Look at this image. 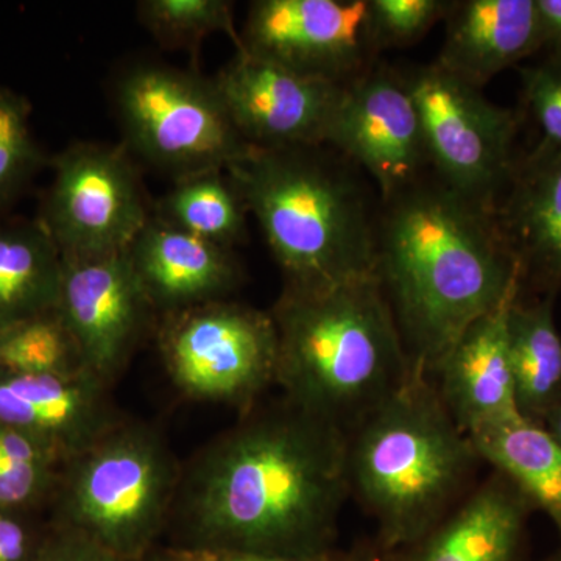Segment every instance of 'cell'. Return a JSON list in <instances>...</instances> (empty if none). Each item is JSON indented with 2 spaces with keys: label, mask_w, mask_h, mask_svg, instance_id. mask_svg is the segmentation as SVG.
Instances as JSON below:
<instances>
[{
  "label": "cell",
  "mask_w": 561,
  "mask_h": 561,
  "mask_svg": "<svg viewBox=\"0 0 561 561\" xmlns=\"http://www.w3.org/2000/svg\"><path fill=\"white\" fill-rule=\"evenodd\" d=\"M62 256L38 220L0 217V331L57 309Z\"/></svg>",
  "instance_id": "20"
},
{
  "label": "cell",
  "mask_w": 561,
  "mask_h": 561,
  "mask_svg": "<svg viewBox=\"0 0 561 561\" xmlns=\"http://www.w3.org/2000/svg\"><path fill=\"white\" fill-rule=\"evenodd\" d=\"M276 383L286 400L346 432L408 382L412 364L378 275L284 287Z\"/></svg>",
  "instance_id": "3"
},
{
  "label": "cell",
  "mask_w": 561,
  "mask_h": 561,
  "mask_svg": "<svg viewBox=\"0 0 561 561\" xmlns=\"http://www.w3.org/2000/svg\"><path fill=\"white\" fill-rule=\"evenodd\" d=\"M549 49L561 50V0H538Z\"/></svg>",
  "instance_id": "34"
},
{
  "label": "cell",
  "mask_w": 561,
  "mask_h": 561,
  "mask_svg": "<svg viewBox=\"0 0 561 561\" xmlns=\"http://www.w3.org/2000/svg\"><path fill=\"white\" fill-rule=\"evenodd\" d=\"M437 65L482 90L494 76L548 47L538 0L453 2Z\"/></svg>",
  "instance_id": "18"
},
{
  "label": "cell",
  "mask_w": 561,
  "mask_h": 561,
  "mask_svg": "<svg viewBox=\"0 0 561 561\" xmlns=\"http://www.w3.org/2000/svg\"><path fill=\"white\" fill-rule=\"evenodd\" d=\"M213 80L236 130L260 149L324 146L345 88L245 50Z\"/></svg>",
  "instance_id": "14"
},
{
  "label": "cell",
  "mask_w": 561,
  "mask_h": 561,
  "mask_svg": "<svg viewBox=\"0 0 561 561\" xmlns=\"http://www.w3.org/2000/svg\"><path fill=\"white\" fill-rule=\"evenodd\" d=\"M0 371L76 376L87 370L72 332L51 309L0 331Z\"/></svg>",
  "instance_id": "26"
},
{
  "label": "cell",
  "mask_w": 561,
  "mask_h": 561,
  "mask_svg": "<svg viewBox=\"0 0 561 561\" xmlns=\"http://www.w3.org/2000/svg\"><path fill=\"white\" fill-rule=\"evenodd\" d=\"M519 291L522 283L470 324L437 370L443 404L467 435L523 416L508 351V313Z\"/></svg>",
  "instance_id": "17"
},
{
  "label": "cell",
  "mask_w": 561,
  "mask_h": 561,
  "mask_svg": "<svg viewBox=\"0 0 561 561\" xmlns=\"http://www.w3.org/2000/svg\"><path fill=\"white\" fill-rule=\"evenodd\" d=\"M31 117L28 99L0 87V217L20 198L36 173L49 165L33 136Z\"/></svg>",
  "instance_id": "28"
},
{
  "label": "cell",
  "mask_w": 561,
  "mask_h": 561,
  "mask_svg": "<svg viewBox=\"0 0 561 561\" xmlns=\"http://www.w3.org/2000/svg\"><path fill=\"white\" fill-rule=\"evenodd\" d=\"M476 453L541 508L561 535V445L541 424L518 416L468 435Z\"/></svg>",
  "instance_id": "21"
},
{
  "label": "cell",
  "mask_w": 561,
  "mask_h": 561,
  "mask_svg": "<svg viewBox=\"0 0 561 561\" xmlns=\"http://www.w3.org/2000/svg\"><path fill=\"white\" fill-rule=\"evenodd\" d=\"M524 497L489 483L431 535L420 561H515Z\"/></svg>",
  "instance_id": "22"
},
{
  "label": "cell",
  "mask_w": 561,
  "mask_h": 561,
  "mask_svg": "<svg viewBox=\"0 0 561 561\" xmlns=\"http://www.w3.org/2000/svg\"><path fill=\"white\" fill-rule=\"evenodd\" d=\"M552 561H561V559H556V560H552Z\"/></svg>",
  "instance_id": "37"
},
{
  "label": "cell",
  "mask_w": 561,
  "mask_h": 561,
  "mask_svg": "<svg viewBox=\"0 0 561 561\" xmlns=\"http://www.w3.org/2000/svg\"><path fill=\"white\" fill-rule=\"evenodd\" d=\"M451 7L446 0H368L376 49L415 43L438 21L446 20Z\"/></svg>",
  "instance_id": "29"
},
{
  "label": "cell",
  "mask_w": 561,
  "mask_h": 561,
  "mask_svg": "<svg viewBox=\"0 0 561 561\" xmlns=\"http://www.w3.org/2000/svg\"><path fill=\"white\" fill-rule=\"evenodd\" d=\"M350 486L378 519L383 545L430 535L478 459L426 375L411 378L354 430Z\"/></svg>",
  "instance_id": "5"
},
{
  "label": "cell",
  "mask_w": 561,
  "mask_h": 561,
  "mask_svg": "<svg viewBox=\"0 0 561 561\" xmlns=\"http://www.w3.org/2000/svg\"><path fill=\"white\" fill-rule=\"evenodd\" d=\"M241 50L302 76L348 84L375 68L368 0H256ZM238 50V51H241Z\"/></svg>",
  "instance_id": "11"
},
{
  "label": "cell",
  "mask_w": 561,
  "mask_h": 561,
  "mask_svg": "<svg viewBox=\"0 0 561 561\" xmlns=\"http://www.w3.org/2000/svg\"><path fill=\"white\" fill-rule=\"evenodd\" d=\"M508 351L516 404L524 419L541 424L561 397V335L551 298L513 302Z\"/></svg>",
  "instance_id": "23"
},
{
  "label": "cell",
  "mask_w": 561,
  "mask_h": 561,
  "mask_svg": "<svg viewBox=\"0 0 561 561\" xmlns=\"http://www.w3.org/2000/svg\"><path fill=\"white\" fill-rule=\"evenodd\" d=\"M165 556L172 561H331L328 553L321 556H283L241 549L171 548Z\"/></svg>",
  "instance_id": "33"
},
{
  "label": "cell",
  "mask_w": 561,
  "mask_h": 561,
  "mask_svg": "<svg viewBox=\"0 0 561 561\" xmlns=\"http://www.w3.org/2000/svg\"><path fill=\"white\" fill-rule=\"evenodd\" d=\"M47 513L0 508V561H36L49 537Z\"/></svg>",
  "instance_id": "31"
},
{
  "label": "cell",
  "mask_w": 561,
  "mask_h": 561,
  "mask_svg": "<svg viewBox=\"0 0 561 561\" xmlns=\"http://www.w3.org/2000/svg\"><path fill=\"white\" fill-rule=\"evenodd\" d=\"M527 108L541 133L535 149L561 151V50L519 69Z\"/></svg>",
  "instance_id": "30"
},
{
  "label": "cell",
  "mask_w": 561,
  "mask_h": 561,
  "mask_svg": "<svg viewBox=\"0 0 561 561\" xmlns=\"http://www.w3.org/2000/svg\"><path fill=\"white\" fill-rule=\"evenodd\" d=\"M54 180L36 220L65 260L122 253L150 219L127 151L72 144L49 160Z\"/></svg>",
  "instance_id": "10"
},
{
  "label": "cell",
  "mask_w": 561,
  "mask_h": 561,
  "mask_svg": "<svg viewBox=\"0 0 561 561\" xmlns=\"http://www.w3.org/2000/svg\"><path fill=\"white\" fill-rule=\"evenodd\" d=\"M327 144L370 173L382 202L423 179L430 165L404 73L378 66L343 88Z\"/></svg>",
  "instance_id": "13"
},
{
  "label": "cell",
  "mask_w": 561,
  "mask_h": 561,
  "mask_svg": "<svg viewBox=\"0 0 561 561\" xmlns=\"http://www.w3.org/2000/svg\"><path fill=\"white\" fill-rule=\"evenodd\" d=\"M65 463L43 442L0 421V508L49 512Z\"/></svg>",
  "instance_id": "25"
},
{
  "label": "cell",
  "mask_w": 561,
  "mask_h": 561,
  "mask_svg": "<svg viewBox=\"0 0 561 561\" xmlns=\"http://www.w3.org/2000/svg\"><path fill=\"white\" fill-rule=\"evenodd\" d=\"M504 194L494 216L522 279L561 287V151L534 149L516 161Z\"/></svg>",
  "instance_id": "19"
},
{
  "label": "cell",
  "mask_w": 561,
  "mask_h": 561,
  "mask_svg": "<svg viewBox=\"0 0 561 561\" xmlns=\"http://www.w3.org/2000/svg\"><path fill=\"white\" fill-rule=\"evenodd\" d=\"M542 426H545V430L561 445V397L559 401L553 404L548 415H546L545 421H542Z\"/></svg>",
  "instance_id": "35"
},
{
  "label": "cell",
  "mask_w": 561,
  "mask_h": 561,
  "mask_svg": "<svg viewBox=\"0 0 561 561\" xmlns=\"http://www.w3.org/2000/svg\"><path fill=\"white\" fill-rule=\"evenodd\" d=\"M142 561H172L165 556L164 551L161 552H151L149 557H146Z\"/></svg>",
  "instance_id": "36"
},
{
  "label": "cell",
  "mask_w": 561,
  "mask_h": 561,
  "mask_svg": "<svg viewBox=\"0 0 561 561\" xmlns=\"http://www.w3.org/2000/svg\"><path fill=\"white\" fill-rule=\"evenodd\" d=\"M247 213L227 171H208L175 180L154 217L231 250L245 239Z\"/></svg>",
  "instance_id": "24"
},
{
  "label": "cell",
  "mask_w": 561,
  "mask_h": 561,
  "mask_svg": "<svg viewBox=\"0 0 561 561\" xmlns=\"http://www.w3.org/2000/svg\"><path fill=\"white\" fill-rule=\"evenodd\" d=\"M57 311L79 345L84 370L111 387L158 324L127 250L88 260L62 257Z\"/></svg>",
  "instance_id": "12"
},
{
  "label": "cell",
  "mask_w": 561,
  "mask_h": 561,
  "mask_svg": "<svg viewBox=\"0 0 561 561\" xmlns=\"http://www.w3.org/2000/svg\"><path fill=\"white\" fill-rule=\"evenodd\" d=\"M128 149L173 179L227 171L251 146L213 79L162 65L125 70L114 90Z\"/></svg>",
  "instance_id": "7"
},
{
  "label": "cell",
  "mask_w": 561,
  "mask_h": 561,
  "mask_svg": "<svg viewBox=\"0 0 561 561\" xmlns=\"http://www.w3.org/2000/svg\"><path fill=\"white\" fill-rule=\"evenodd\" d=\"M404 79L437 179L494 213L518 161L513 157L518 116L437 62L409 70Z\"/></svg>",
  "instance_id": "9"
},
{
  "label": "cell",
  "mask_w": 561,
  "mask_h": 561,
  "mask_svg": "<svg viewBox=\"0 0 561 561\" xmlns=\"http://www.w3.org/2000/svg\"><path fill=\"white\" fill-rule=\"evenodd\" d=\"M51 524V523H50ZM36 561H127L79 531L54 526Z\"/></svg>",
  "instance_id": "32"
},
{
  "label": "cell",
  "mask_w": 561,
  "mask_h": 561,
  "mask_svg": "<svg viewBox=\"0 0 561 561\" xmlns=\"http://www.w3.org/2000/svg\"><path fill=\"white\" fill-rule=\"evenodd\" d=\"M127 419L113 387L76 376L0 371V421L43 442L68 461Z\"/></svg>",
  "instance_id": "15"
},
{
  "label": "cell",
  "mask_w": 561,
  "mask_h": 561,
  "mask_svg": "<svg viewBox=\"0 0 561 561\" xmlns=\"http://www.w3.org/2000/svg\"><path fill=\"white\" fill-rule=\"evenodd\" d=\"M348 490L346 432L286 398L256 404L181 465L173 548L321 556Z\"/></svg>",
  "instance_id": "1"
},
{
  "label": "cell",
  "mask_w": 561,
  "mask_h": 561,
  "mask_svg": "<svg viewBox=\"0 0 561 561\" xmlns=\"http://www.w3.org/2000/svg\"><path fill=\"white\" fill-rule=\"evenodd\" d=\"M227 173L264 231L286 286L378 275V220L367 194L320 147H250Z\"/></svg>",
  "instance_id": "4"
},
{
  "label": "cell",
  "mask_w": 561,
  "mask_h": 561,
  "mask_svg": "<svg viewBox=\"0 0 561 561\" xmlns=\"http://www.w3.org/2000/svg\"><path fill=\"white\" fill-rule=\"evenodd\" d=\"M127 254L158 319L228 300L242 280L230 249L203 241L154 216L144 225Z\"/></svg>",
  "instance_id": "16"
},
{
  "label": "cell",
  "mask_w": 561,
  "mask_h": 561,
  "mask_svg": "<svg viewBox=\"0 0 561 561\" xmlns=\"http://www.w3.org/2000/svg\"><path fill=\"white\" fill-rule=\"evenodd\" d=\"M157 345L171 383L186 400L241 413L278 379V331L271 312L206 302L158 319Z\"/></svg>",
  "instance_id": "8"
},
{
  "label": "cell",
  "mask_w": 561,
  "mask_h": 561,
  "mask_svg": "<svg viewBox=\"0 0 561 561\" xmlns=\"http://www.w3.org/2000/svg\"><path fill=\"white\" fill-rule=\"evenodd\" d=\"M138 18L147 32L165 49L197 51L213 33H225L241 50L232 3L227 0H144Z\"/></svg>",
  "instance_id": "27"
},
{
  "label": "cell",
  "mask_w": 561,
  "mask_h": 561,
  "mask_svg": "<svg viewBox=\"0 0 561 561\" xmlns=\"http://www.w3.org/2000/svg\"><path fill=\"white\" fill-rule=\"evenodd\" d=\"M180 476L161 432L125 419L66 461L47 516L124 560L142 561L169 527Z\"/></svg>",
  "instance_id": "6"
},
{
  "label": "cell",
  "mask_w": 561,
  "mask_h": 561,
  "mask_svg": "<svg viewBox=\"0 0 561 561\" xmlns=\"http://www.w3.org/2000/svg\"><path fill=\"white\" fill-rule=\"evenodd\" d=\"M378 276L412 368L424 375L523 283L493 210L424 176L383 202Z\"/></svg>",
  "instance_id": "2"
}]
</instances>
